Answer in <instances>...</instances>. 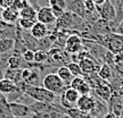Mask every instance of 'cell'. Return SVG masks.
<instances>
[{
    "mask_svg": "<svg viewBox=\"0 0 123 118\" xmlns=\"http://www.w3.org/2000/svg\"><path fill=\"white\" fill-rule=\"evenodd\" d=\"M66 9H68V11L76 14L78 16L82 18L88 17V14H87L86 8H84L83 0H72L70 4H67V8Z\"/></svg>",
    "mask_w": 123,
    "mask_h": 118,
    "instance_id": "5bb4252c",
    "label": "cell"
},
{
    "mask_svg": "<svg viewBox=\"0 0 123 118\" xmlns=\"http://www.w3.org/2000/svg\"><path fill=\"white\" fill-rule=\"evenodd\" d=\"M61 118H71L70 116H68V115H65V114H63V116H62Z\"/></svg>",
    "mask_w": 123,
    "mask_h": 118,
    "instance_id": "ab89813d",
    "label": "cell"
},
{
    "mask_svg": "<svg viewBox=\"0 0 123 118\" xmlns=\"http://www.w3.org/2000/svg\"><path fill=\"white\" fill-rule=\"evenodd\" d=\"M119 118H123V110H122V112H121V115L119 116Z\"/></svg>",
    "mask_w": 123,
    "mask_h": 118,
    "instance_id": "60d3db41",
    "label": "cell"
},
{
    "mask_svg": "<svg viewBox=\"0 0 123 118\" xmlns=\"http://www.w3.org/2000/svg\"><path fill=\"white\" fill-rule=\"evenodd\" d=\"M48 6L51 8L56 18H59L66 11L67 2H66V0H49Z\"/></svg>",
    "mask_w": 123,
    "mask_h": 118,
    "instance_id": "9a60e30c",
    "label": "cell"
},
{
    "mask_svg": "<svg viewBox=\"0 0 123 118\" xmlns=\"http://www.w3.org/2000/svg\"><path fill=\"white\" fill-rule=\"evenodd\" d=\"M37 11L34 7L32 6L31 4H29L26 7L19 11V17H25V18H33V19H37Z\"/></svg>",
    "mask_w": 123,
    "mask_h": 118,
    "instance_id": "cb8c5ba5",
    "label": "cell"
},
{
    "mask_svg": "<svg viewBox=\"0 0 123 118\" xmlns=\"http://www.w3.org/2000/svg\"><path fill=\"white\" fill-rule=\"evenodd\" d=\"M9 27H13V25H10V24H8V23H6L2 18H0V31L9 28Z\"/></svg>",
    "mask_w": 123,
    "mask_h": 118,
    "instance_id": "836d02e7",
    "label": "cell"
},
{
    "mask_svg": "<svg viewBox=\"0 0 123 118\" xmlns=\"http://www.w3.org/2000/svg\"><path fill=\"white\" fill-rule=\"evenodd\" d=\"M96 42L107 48L113 55L123 52V35L117 33H108L105 35H97Z\"/></svg>",
    "mask_w": 123,
    "mask_h": 118,
    "instance_id": "7a4b0ae2",
    "label": "cell"
},
{
    "mask_svg": "<svg viewBox=\"0 0 123 118\" xmlns=\"http://www.w3.org/2000/svg\"><path fill=\"white\" fill-rule=\"evenodd\" d=\"M0 8H2V0H0Z\"/></svg>",
    "mask_w": 123,
    "mask_h": 118,
    "instance_id": "b9f144b4",
    "label": "cell"
},
{
    "mask_svg": "<svg viewBox=\"0 0 123 118\" xmlns=\"http://www.w3.org/2000/svg\"><path fill=\"white\" fill-rule=\"evenodd\" d=\"M76 91L80 93V96H86V94H90V93H91L92 89L90 88V85H89V84L86 82V79H84V82L76 89Z\"/></svg>",
    "mask_w": 123,
    "mask_h": 118,
    "instance_id": "f1b7e54d",
    "label": "cell"
},
{
    "mask_svg": "<svg viewBox=\"0 0 123 118\" xmlns=\"http://www.w3.org/2000/svg\"><path fill=\"white\" fill-rule=\"evenodd\" d=\"M37 19H33V18H25V17H19L18 18V25L22 28L23 31H31V28L33 27V25L35 24Z\"/></svg>",
    "mask_w": 123,
    "mask_h": 118,
    "instance_id": "d4e9b609",
    "label": "cell"
},
{
    "mask_svg": "<svg viewBox=\"0 0 123 118\" xmlns=\"http://www.w3.org/2000/svg\"><path fill=\"white\" fill-rule=\"evenodd\" d=\"M15 0H2V8H8L12 7Z\"/></svg>",
    "mask_w": 123,
    "mask_h": 118,
    "instance_id": "e575fe53",
    "label": "cell"
},
{
    "mask_svg": "<svg viewBox=\"0 0 123 118\" xmlns=\"http://www.w3.org/2000/svg\"><path fill=\"white\" fill-rule=\"evenodd\" d=\"M30 4L29 2V0H15L14 1V4H13V6H12V8L13 9H15L16 11H21L24 7H26L27 5Z\"/></svg>",
    "mask_w": 123,
    "mask_h": 118,
    "instance_id": "4dcf8cb0",
    "label": "cell"
},
{
    "mask_svg": "<svg viewBox=\"0 0 123 118\" xmlns=\"http://www.w3.org/2000/svg\"><path fill=\"white\" fill-rule=\"evenodd\" d=\"M95 4H96V6H100V5H103L104 2H105L106 0H92Z\"/></svg>",
    "mask_w": 123,
    "mask_h": 118,
    "instance_id": "74e56055",
    "label": "cell"
},
{
    "mask_svg": "<svg viewBox=\"0 0 123 118\" xmlns=\"http://www.w3.org/2000/svg\"><path fill=\"white\" fill-rule=\"evenodd\" d=\"M1 18H2L6 23L13 25V24H15V23L18 21V18H19V13L16 11L15 9H13L12 7L2 8V10H1Z\"/></svg>",
    "mask_w": 123,
    "mask_h": 118,
    "instance_id": "2e32d148",
    "label": "cell"
},
{
    "mask_svg": "<svg viewBox=\"0 0 123 118\" xmlns=\"http://www.w3.org/2000/svg\"><path fill=\"white\" fill-rule=\"evenodd\" d=\"M67 67H68V69L71 70V73H72V75L73 76H83V74H82V70H81V67H80V65L78 64V62H74V61H70L68 64H67Z\"/></svg>",
    "mask_w": 123,
    "mask_h": 118,
    "instance_id": "4316f807",
    "label": "cell"
},
{
    "mask_svg": "<svg viewBox=\"0 0 123 118\" xmlns=\"http://www.w3.org/2000/svg\"><path fill=\"white\" fill-rule=\"evenodd\" d=\"M86 118H91V117H90V116H88V117H86Z\"/></svg>",
    "mask_w": 123,
    "mask_h": 118,
    "instance_id": "7bdbcfd3",
    "label": "cell"
},
{
    "mask_svg": "<svg viewBox=\"0 0 123 118\" xmlns=\"http://www.w3.org/2000/svg\"><path fill=\"white\" fill-rule=\"evenodd\" d=\"M115 33L123 35V19L121 21V23L119 24V26H117V28H116V31H115Z\"/></svg>",
    "mask_w": 123,
    "mask_h": 118,
    "instance_id": "d590c367",
    "label": "cell"
},
{
    "mask_svg": "<svg viewBox=\"0 0 123 118\" xmlns=\"http://www.w3.org/2000/svg\"><path fill=\"white\" fill-rule=\"evenodd\" d=\"M41 84H42L43 88H46L48 91L55 93L56 96L57 94H62L63 92L65 91V89L67 88V85L62 81V79L56 73H49V74H47L42 79Z\"/></svg>",
    "mask_w": 123,
    "mask_h": 118,
    "instance_id": "3957f363",
    "label": "cell"
},
{
    "mask_svg": "<svg viewBox=\"0 0 123 118\" xmlns=\"http://www.w3.org/2000/svg\"><path fill=\"white\" fill-rule=\"evenodd\" d=\"M98 76H99L104 82H108V81L112 79L113 72H112V68H111V66L108 62H104V64L100 66V68L98 70Z\"/></svg>",
    "mask_w": 123,
    "mask_h": 118,
    "instance_id": "44dd1931",
    "label": "cell"
},
{
    "mask_svg": "<svg viewBox=\"0 0 123 118\" xmlns=\"http://www.w3.org/2000/svg\"><path fill=\"white\" fill-rule=\"evenodd\" d=\"M15 49V40L13 38H1L0 39V53H7Z\"/></svg>",
    "mask_w": 123,
    "mask_h": 118,
    "instance_id": "ffe728a7",
    "label": "cell"
},
{
    "mask_svg": "<svg viewBox=\"0 0 123 118\" xmlns=\"http://www.w3.org/2000/svg\"><path fill=\"white\" fill-rule=\"evenodd\" d=\"M17 86L25 94H27L30 98H32L34 101H38V102H43V103L53 105L55 102V100H56V94L48 91L43 86H40V85L39 86H31V85L25 84L23 81L21 83L17 84Z\"/></svg>",
    "mask_w": 123,
    "mask_h": 118,
    "instance_id": "6da1fadb",
    "label": "cell"
},
{
    "mask_svg": "<svg viewBox=\"0 0 123 118\" xmlns=\"http://www.w3.org/2000/svg\"><path fill=\"white\" fill-rule=\"evenodd\" d=\"M9 108L15 118H27L32 115L30 106L21 103V102H10Z\"/></svg>",
    "mask_w": 123,
    "mask_h": 118,
    "instance_id": "30bf717a",
    "label": "cell"
},
{
    "mask_svg": "<svg viewBox=\"0 0 123 118\" xmlns=\"http://www.w3.org/2000/svg\"><path fill=\"white\" fill-rule=\"evenodd\" d=\"M30 34L34 38L35 40H42L44 38H47L49 34V28L48 25H46L41 22H35V24L33 25V27L31 28Z\"/></svg>",
    "mask_w": 123,
    "mask_h": 118,
    "instance_id": "4fadbf2b",
    "label": "cell"
},
{
    "mask_svg": "<svg viewBox=\"0 0 123 118\" xmlns=\"http://www.w3.org/2000/svg\"><path fill=\"white\" fill-rule=\"evenodd\" d=\"M104 118H119L116 115L114 114V112H112V111H108L107 114H106V116Z\"/></svg>",
    "mask_w": 123,
    "mask_h": 118,
    "instance_id": "8d00e7d4",
    "label": "cell"
},
{
    "mask_svg": "<svg viewBox=\"0 0 123 118\" xmlns=\"http://www.w3.org/2000/svg\"><path fill=\"white\" fill-rule=\"evenodd\" d=\"M117 94H119L120 96H123V84L117 89Z\"/></svg>",
    "mask_w": 123,
    "mask_h": 118,
    "instance_id": "f35d334b",
    "label": "cell"
},
{
    "mask_svg": "<svg viewBox=\"0 0 123 118\" xmlns=\"http://www.w3.org/2000/svg\"><path fill=\"white\" fill-rule=\"evenodd\" d=\"M5 77L13 81L17 85L18 83L22 82V69H9L8 68L5 73Z\"/></svg>",
    "mask_w": 123,
    "mask_h": 118,
    "instance_id": "7402d4cb",
    "label": "cell"
},
{
    "mask_svg": "<svg viewBox=\"0 0 123 118\" xmlns=\"http://www.w3.org/2000/svg\"><path fill=\"white\" fill-rule=\"evenodd\" d=\"M37 21L46 24V25H50V24H55L57 18L54 15L53 10L49 6H43L40 7L37 11Z\"/></svg>",
    "mask_w": 123,
    "mask_h": 118,
    "instance_id": "9c48e42d",
    "label": "cell"
},
{
    "mask_svg": "<svg viewBox=\"0 0 123 118\" xmlns=\"http://www.w3.org/2000/svg\"><path fill=\"white\" fill-rule=\"evenodd\" d=\"M21 64H22V56L19 55L10 56L7 60V66L9 69H21Z\"/></svg>",
    "mask_w": 123,
    "mask_h": 118,
    "instance_id": "603a6c76",
    "label": "cell"
},
{
    "mask_svg": "<svg viewBox=\"0 0 123 118\" xmlns=\"http://www.w3.org/2000/svg\"><path fill=\"white\" fill-rule=\"evenodd\" d=\"M21 56H22L23 60L26 61V62H32V61H34V51H33V50H31V49H26V50H24Z\"/></svg>",
    "mask_w": 123,
    "mask_h": 118,
    "instance_id": "f546056e",
    "label": "cell"
},
{
    "mask_svg": "<svg viewBox=\"0 0 123 118\" xmlns=\"http://www.w3.org/2000/svg\"><path fill=\"white\" fill-rule=\"evenodd\" d=\"M96 11L98 14V17L106 19V21H113L116 17V9L114 5L111 2V0H106L105 2L100 6H96Z\"/></svg>",
    "mask_w": 123,
    "mask_h": 118,
    "instance_id": "52a82bcc",
    "label": "cell"
},
{
    "mask_svg": "<svg viewBox=\"0 0 123 118\" xmlns=\"http://www.w3.org/2000/svg\"><path fill=\"white\" fill-rule=\"evenodd\" d=\"M80 98V93L75 89L67 86L65 91L61 94V106L63 108H73L76 107V102Z\"/></svg>",
    "mask_w": 123,
    "mask_h": 118,
    "instance_id": "5b68a950",
    "label": "cell"
},
{
    "mask_svg": "<svg viewBox=\"0 0 123 118\" xmlns=\"http://www.w3.org/2000/svg\"><path fill=\"white\" fill-rule=\"evenodd\" d=\"M56 74L61 77L62 81H63L67 86H70L71 81H72V79L74 77V76L72 75V73H71V70L68 69V67H67V66H61V67H58Z\"/></svg>",
    "mask_w": 123,
    "mask_h": 118,
    "instance_id": "d6986e66",
    "label": "cell"
},
{
    "mask_svg": "<svg viewBox=\"0 0 123 118\" xmlns=\"http://www.w3.org/2000/svg\"><path fill=\"white\" fill-rule=\"evenodd\" d=\"M48 52L43 51V50H37L34 51V62L35 64H44L46 61L48 60Z\"/></svg>",
    "mask_w": 123,
    "mask_h": 118,
    "instance_id": "484cf974",
    "label": "cell"
},
{
    "mask_svg": "<svg viewBox=\"0 0 123 118\" xmlns=\"http://www.w3.org/2000/svg\"><path fill=\"white\" fill-rule=\"evenodd\" d=\"M80 16H78L76 14L71 13V11H65L59 18H57L56 21V30H66V28H71L76 24V23L81 22Z\"/></svg>",
    "mask_w": 123,
    "mask_h": 118,
    "instance_id": "277c9868",
    "label": "cell"
},
{
    "mask_svg": "<svg viewBox=\"0 0 123 118\" xmlns=\"http://www.w3.org/2000/svg\"><path fill=\"white\" fill-rule=\"evenodd\" d=\"M17 89H18V86L14 83L13 81L6 79V77L0 79V93L1 94H4V96L10 94V93L16 91Z\"/></svg>",
    "mask_w": 123,
    "mask_h": 118,
    "instance_id": "e0dca14e",
    "label": "cell"
},
{
    "mask_svg": "<svg viewBox=\"0 0 123 118\" xmlns=\"http://www.w3.org/2000/svg\"><path fill=\"white\" fill-rule=\"evenodd\" d=\"M0 118H15L10 111L9 102L4 94L0 96Z\"/></svg>",
    "mask_w": 123,
    "mask_h": 118,
    "instance_id": "ac0fdd59",
    "label": "cell"
},
{
    "mask_svg": "<svg viewBox=\"0 0 123 118\" xmlns=\"http://www.w3.org/2000/svg\"><path fill=\"white\" fill-rule=\"evenodd\" d=\"M82 48H83V44H82V39H81L80 34L72 33L67 36L65 42V48H64L66 53L74 55V53H78L79 51H81Z\"/></svg>",
    "mask_w": 123,
    "mask_h": 118,
    "instance_id": "8992f818",
    "label": "cell"
},
{
    "mask_svg": "<svg viewBox=\"0 0 123 118\" xmlns=\"http://www.w3.org/2000/svg\"><path fill=\"white\" fill-rule=\"evenodd\" d=\"M92 91L98 98H100L101 100H104L105 102H108L111 100L112 96H113V90L111 88V85H108L107 83L97 85L95 89H92Z\"/></svg>",
    "mask_w": 123,
    "mask_h": 118,
    "instance_id": "7c38bea8",
    "label": "cell"
},
{
    "mask_svg": "<svg viewBox=\"0 0 123 118\" xmlns=\"http://www.w3.org/2000/svg\"><path fill=\"white\" fill-rule=\"evenodd\" d=\"M95 105H96V99H95L93 93L91 92L90 94L80 96L79 100L76 102V108L80 109L81 111H83V112L90 114L92 109L95 108Z\"/></svg>",
    "mask_w": 123,
    "mask_h": 118,
    "instance_id": "ba28073f",
    "label": "cell"
},
{
    "mask_svg": "<svg viewBox=\"0 0 123 118\" xmlns=\"http://www.w3.org/2000/svg\"><path fill=\"white\" fill-rule=\"evenodd\" d=\"M33 73V69L31 68H23L22 69V81L23 82H26L27 79H30V76Z\"/></svg>",
    "mask_w": 123,
    "mask_h": 118,
    "instance_id": "d6a6232c",
    "label": "cell"
},
{
    "mask_svg": "<svg viewBox=\"0 0 123 118\" xmlns=\"http://www.w3.org/2000/svg\"><path fill=\"white\" fill-rule=\"evenodd\" d=\"M83 1H84V8H86V11L88 14V16H91L92 14L97 13L96 4H95L92 0H83Z\"/></svg>",
    "mask_w": 123,
    "mask_h": 118,
    "instance_id": "83f0119b",
    "label": "cell"
},
{
    "mask_svg": "<svg viewBox=\"0 0 123 118\" xmlns=\"http://www.w3.org/2000/svg\"><path fill=\"white\" fill-rule=\"evenodd\" d=\"M80 67H81V70H82V74L83 76H87V75H91L93 73H97L99 70V66L96 64V61L93 60L92 57H87L84 58L83 60H81L79 62Z\"/></svg>",
    "mask_w": 123,
    "mask_h": 118,
    "instance_id": "8fae6325",
    "label": "cell"
},
{
    "mask_svg": "<svg viewBox=\"0 0 123 118\" xmlns=\"http://www.w3.org/2000/svg\"><path fill=\"white\" fill-rule=\"evenodd\" d=\"M83 82H84L83 76H75V77H73V79H72V81H71L70 86L76 90V89L79 88V86L83 83Z\"/></svg>",
    "mask_w": 123,
    "mask_h": 118,
    "instance_id": "1f68e13d",
    "label": "cell"
}]
</instances>
